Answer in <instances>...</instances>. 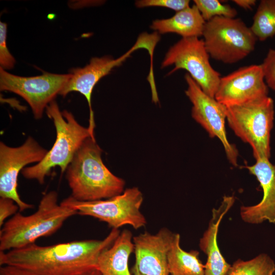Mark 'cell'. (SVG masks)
Here are the masks:
<instances>
[{
    "instance_id": "5",
    "label": "cell",
    "mask_w": 275,
    "mask_h": 275,
    "mask_svg": "<svg viewBox=\"0 0 275 275\" xmlns=\"http://www.w3.org/2000/svg\"><path fill=\"white\" fill-rule=\"evenodd\" d=\"M273 100L269 96L243 104L226 106L229 126L252 147L254 157L269 158L270 132L274 120Z\"/></svg>"
},
{
    "instance_id": "20",
    "label": "cell",
    "mask_w": 275,
    "mask_h": 275,
    "mask_svg": "<svg viewBox=\"0 0 275 275\" xmlns=\"http://www.w3.org/2000/svg\"><path fill=\"white\" fill-rule=\"evenodd\" d=\"M250 28L261 41L275 35V0L260 1Z\"/></svg>"
},
{
    "instance_id": "25",
    "label": "cell",
    "mask_w": 275,
    "mask_h": 275,
    "mask_svg": "<svg viewBox=\"0 0 275 275\" xmlns=\"http://www.w3.org/2000/svg\"><path fill=\"white\" fill-rule=\"evenodd\" d=\"M264 78L268 88L275 91V49H269L260 64Z\"/></svg>"
},
{
    "instance_id": "6",
    "label": "cell",
    "mask_w": 275,
    "mask_h": 275,
    "mask_svg": "<svg viewBox=\"0 0 275 275\" xmlns=\"http://www.w3.org/2000/svg\"><path fill=\"white\" fill-rule=\"evenodd\" d=\"M202 36L210 57L225 64L245 58L254 50L258 40L241 19L223 16L206 21Z\"/></svg>"
},
{
    "instance_id": "17",
    "label": "cell",
    "mask_w": 275,
    "mask_h": 275,
    "mask_svg": "<svg viewBox=\"0 0 275 275\" xmlns=\"http://www.w3.org/2000/svg\"><path fill=\"white\" fill-rule=\"evenodd\" d=\"M132 233L125 229L120 232L113 243L99 256L97 269L102 275H132L128 261L134 251Z\"/></svg>"
},
{
    "instance_id": "10",
    "label": "cell",
    "mask_w": 275,
    "mask_h": 275,
    "mask_svg": "<svg viewBox=\"0 0 275 275\" xmlns=\"http://www.w3.org/2000/svg\"><path fill=\"white\" fill-rule=\"evenodd\" d=\"M71 74L44 71L40 75L24 77L12 74L0 67V90L23 98L32 108L35 119L42 118L44 110L65 87Z\"/></svg>"
},
{
    "instance_id": "24",
    "label": "cell",
    "mask_w": 275,
    "mask_h": 275,
    "mask_svg": "<svg viewBox=\"0 0 275 275\" xmlns=\"http://www.w3.org/2000/svg\"><path fill=\"white\" fill-rule=\"evenodd\" d=\"M188 0H140L135 3L138 8L160 7L179 12L189 6Z\"/></svg>"
},
{
    "instance_id": "26",
    "label": "cell",
    "mask_w": 275,
    "mask_h": 275,
    "mask_svg": "<svg viewBox=\"0 0 275 275\" xmlns=\"http://www.w3.org/2000/svg\"><path fill=\"white\" fill-rule=\"evenodd\" d=\"M19 211V207L12 199L6 198L0 199V227L2 228L5 221L11 215L15 214Z\"/></svg>"
},
{
    "instance_id": "12",
    "label": "cell",
    "mask_w": 275,
    "mask_h": 275,
    "mask_svg": "<svg viewBox=\"0 0 275 275\" xmlns=\"http://www.w3.org/2000/svg\"><path fill=\"white\" fill-rule=\"evenodd\" d=\"M187 88L185 93L193 104L191 116L208 133L222 142L230 162L237 166L238 150L227 136L226 106L206 94L188 73L185 75Z\"/></svg>"
},
{
    "instance_id": "11",
    "label": "cell",
    "mask_w": 275,
    "mask_h": 275,
    "mask_svg": "<svg viewBox=\"0 0 275 275\" xmlns=\"http://www.w3.org/2000/svg\"><path fill=\"white\" fill-rule=\"evenodd\" d=\"M47 152L31 136L18 147L0 143V196L13 200L19 212L33 208V205L23 202L19 196L17 189L19 173L27 164L41 161Z\"/></svg>"
},
{
    "instance_id": "2",
    "label": "cell",
    "mask_w": 275,
    "mask_h": 275,
    "mask_svg": "<svg viewBox=\"0 0 275 275\" xmlns=\"http://www.w3.org/2000/svg\"><path fill=\"white\" fill-rule=\"evenodd\" d=\"M102 150L90 137L82 144L66 169V177L73 199L93 201L108 199L124 191L125 182L103 163Z\"/></svg>"
},
{
    "instance_id": "27",
    "label": "cell",
    "mask_w": 275,
    "mask_h": 275,
    "mask_svg": "<svg viewBox=\"0 0 275 275\" xmlns=\"http://www.w3.org/2000/svg\"><path fill=\"white\" fill-rule=\"evenodd\" d=\"M0 275H33L21 269L9 266L3 265L0 268Z\"/></svg>"
},
{
    "instance_id": "19",
    "label": "cell",
    "mask_w": 275,
    "mask_h": 275,
    "mask_svg": "<svg viewBox=\"0 0 275 275\" xmlns=\"http://www.w3.org/2000/svg\"><path fill=\"white\" fill-rule=\"evenodd\" d=\"M180 236L175 233L168 253V265L171 275H205V266L200 261L199 252H187L180 245Z\"/></svg>"
},
{
    "instance_id": "13",
    "label": "cell",
    "mask_w": 275,
    "mask_h": 275,
    "mask_svg": "<svg viewBox=\"0 0 275 275\" xmlns=\"http://www.w3.org/2000/svg\"><path fill=\"white\" fill-rule=\"evenodd\" d=\"M261 65L239 68L221 77L214 98L226 106L243 104L268 96Z\"/></svg>"
},
{
    "instance_id": "8",
    "label": "cell",
    "mask_w": 275,
    "mask_h": 275,
    "mask_svg": "<svg viewBox=\"0 0 275 275\" xmlns=\"http://www.w3.org/2000/svg\"><path fill=\"white\" fill-rule=\"evenodd\" d=\"M160 39V37L157 32H154L151 34L143 33L138 37L134 45L119 58L115 59L108 56L101 58L95 57L92 58L86 66L71 69V77L59 94L65 97L69 93L75 91L79 92L85 97L90 109L88 128L93 135H94L95 124L91 96L95 86L101 78L109 74L113 68L120 66L134 51L138 49H146L152 59L155 46Z\"/></svg>"
},
{
    "instance_id": "9",
    "label": "cell",
    "mask_w": 275,
    "mask_h": 275,
    "mask_svg": "<svg viewBox=\"0 0 275 275\" xmlns=\"http://www.w3.org/2000/svg\"><path fill=\"white\" fill-rule=\"evenodd\" d=\"M209 57L203 40L182 38L169 48L161 68L174 65L169 75L180 69L186 70L206 94L214 98L221 77L211 65Z\"/></svg>"
},
{
    "instance_id": "3",
    "label": "cell",
    "mask_w": 275,
    "mask_h": 275,
    "mask_svg": "<svg viewBox=\"0 0 275 275\" xmlns=\"http://www.w3.org/2000/svg\"><path fill=\"white\" fill-rule=\"evenodd\" d=\"M76 214L73 208L59 204L57 192L50 191L43 196L35 213L25 216L17 212L4 223L0 230V251L21 248L50 236Z\"/></svg>"
},
{
    "instance_id": "15",
    "label": "cell",
    "mask_w": 275,
    "mask_h": 275,
    "mask_svg": "<svg viewBox=\"0 0 275 275\" xmlns=\"http://www.w3.org/2000/svg\"><path fill=\"white\" fill-rule=\"evenodd\" d=\"M244 167L257 178L263 195L261 201L256 205L240 207L241 219L252 224L266 220L275 223V165L268 158H260L256 159L255 164Z\"/></svg>"
},
{
    "instance_id": "14",
    "label": "cell",
    "mask_w": 275,
    "mask_h": 275,
    "mask_svg": "<svg viewBox=\"0 0 275 275\" xmlns=\"http://www.w3.org/2000/svg\"><path fill=\"white\" fill-rule=\"evenodd\" d=\"M175 233L167 228L155 234L145 232L133 236L135 261L132 275H170L168 253Z\"/></svg>"
},
{
    "instance_id": "16",
    "label": "cell",
    "mask_w": 275,
    "mask_h": 275,
    "mask_svg": "<svg viewBox=\"0 0 275 275\" xmlns=\"http://www.w3.org/2000/svg\"><path fill=\"white\" fill-rule=\"evenodd\" d=\"M234 202L233 196L223 197L219 207L212 209L208 228L200 239V248L207 257L204 265L205 275H227L230 269L231 265L226 261L220 252L217 237L220 223Z\"/></svg>"
},
{
    "instance_id": "21",
    "label": "cell",
    "mask_w": 275,
    "mask_h": 275,
    "mask_svg": "<svg viewBox=\"0 0 275 275\" xmlns=\"http://www.w3.org/2000/svg\"><path fill=\"white\" fill-rule=\"evenodd\" d=\"M275 263L266 254H261L252 259H238L231 265L227 275H274Z\"/></svg>"
},
{
    "instance_id": "18",
    "label": "cell",
    "mask_w": 275,
    "mask_h": 275,
    "mask_svg": "<svg viewBox=\"0 0 275 275\" xmlns=\"http://www.w3.org/2000/svg\"><path fill=\"white\" fill-rule=\"evenodd\" d=\"M205 22L194 5L176 12L172 17L154 20L150 27L159 34L173 33L182 38L199 37L202 36Z\"/></svg>"
},
{
    "instance_id": "22",
    "label": "cell",
    "mask_w": 275,
    "mask_h": 275,
    "mask_svg": "<svg viewBox=\"0 0 275 275\" xmlns=\"http://www.w3.org/2000/svg\"><path fill=\"white\" fill-rule=\"evenodd\" d=\"M194 2L205 21L216 16L235 18L237 14L235 9L218 0H194Z\"/></svg>"
},
{
    "instance_id": "4",
    "label": "cell",
    "mask_w": 275,
    "mask_h": 275,
    "mask_svg": "<svg viewBox=\"0 0 275 275\" xmlns=\"http://www.w3.org/2000/svg\"><path fill=\"white\" fill-rule=\"evenodd\" d=\"M46 111L56 127V141L41 161L21 172L24 178L35 179L40 184L44 183L45 177L57 166L64 173L83 142L90 137L95 139L88 127L80 125L72 113L66 110L61 112L54 100L46 106Z\"/></svg>"
},
{
    "instance_id": "23",
    "label": "cell",
    "mask_w": 275,
    "mask_h": 275,
    "mask_svg": "<svg viewBox=\"0 0 275 275\" xmlns=\"http://www.w3.org/2000/svg\"><path fill=\"white\" fill-rule=\"evenodd\" d=\"M7 24L0 22V65L4 70L13 68L15 64L14 58L10 52L7 45Z\"/></svg>"
},
{
    "instance_id": "29",
    "label": "cell",
    "mask_w": 275,
    "mask_h": 275,
    "mask_svg": "<svg viewBox=\"0 0 275 275\" xmlns=\"http://www.w3.org/2000/svg\"><path fill=\"white\" fill-rule=\"evenodd\" d=\"M82 275H102V274L98 270L95 269L90 272H89L86 274H82Z\"/></svg>"
},
{
    "instance_id": "28",
    "label": "cell",
    "mask_w": 275,
    "mask_h": 275,
    "mask_svg": "<svg viewBox=\"0 0 275 275\" xmlns=\"http://www.w3.org/2000/svg\"><path fill=\"white\" fill-rule=\"evenodd\" d=\"M232 2L243 9H251L255 6L257 1L256 0H233Z\"/></svg>"
},
{
    "instance_id": "7",
    "label": "cell",
    "mask_w": 275,
    "mask_h": 275,
    "mask_svg": "<svg viewBox=\"0 0 275 275\" xmlns=\"http://www.w3.org/2000/svg\"><path fill=\"white\" fill-rule=\"evenodd\" d=\"M143 201L142 192L133 187L104 200L79 201L70 196L61 203L76 210L77 214L105 222L112 229L130 225L138 230L147 224L146 219L140 210Z\"/></svg>"
},
{
    "instance_id": "1",
    "label": "cell",
    "mask_w": 275,
    "mask_h": 275,
    "mask_svg": "<svg viewBox=\"0 0 275 275\" xmlns=\"http://www.w3.org/2000/svg\"><path fill=\"white\" fill-rule=\"evenodd\" d=\"M112 229L103 239H89L0 251V265L14 266L33 275H82L97 269L99 256L119 235Z\"/></svg>"
}]
</instances>
